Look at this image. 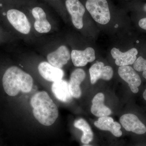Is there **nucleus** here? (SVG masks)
<instances>
[{
	"mask_svg": "<svg viewBox=\"0 0 146 146\" xmlns=\"http://www.w3.org/2000/svg\"><path fill=\"white\" fill-rule=\"evenodd\" d=\"M85 7L94 21L106 25L110 20V12L107 0H86Z\"/></svg>",
	"mask_w": 146,
	"mask_h": 146,
	"instance_id": "7ed1b4c3",
	"label": "nucleus"
},
{
	"mask_svg": "<svg viewBox=\"0 0 146 146\" xmlns=\"http://www.w3.org/2000/svg\"><path fill=\"white\" fill-rule=\"evenodd\" d=\"M138 25L140 28L146 31V17L140 19L138 22Z\"/></svg>",
	"mask_w": 146,
	"mask_h": 146,
	"instance_id": "aec40b11",
	"label": "nucleus"
},
{
	"mask_svg": "<svg viewBox=\"0 0 146 146\" xmlns=\"http://www.w3.org/2000/svg\"><path fill=\"white\" fill-rule=\"evenodd\" d=\"M71 54L68 48L61 46L56 50L49 54L47 59L51 65L61 69L68 63Z\"/></svg>",
	"mask_w": 146,
	"mask_h": 146,
	"instance_id": "f8f14e48",
	"label": "nucleus"
},
{
	"mask_svg": "<svg viewBox=\"0 0 146 146\" xmlns=\"http://www.w3.org/2000/svg\"><path fill=\"white\" fill-rule=\"evenodd\" d=\"M143 97L144 99L146 101V89L144 91L143 94Z\"/></svg>",
	"mask_w": 146,
	"mask_h": 146,
	"instance_id": "4be33fe9",
	"label": "nucleus"
},
{
	"mask_svg": "<svg viewBox=\"0 0 146 146\" xmlns=\"http://www.w3.org/2000/svg\"><path fill=\"white\" fill-rule=\"evenodd\" d=\"M120 77L128 84L131 91L134 94L139 91L138 87L141 85V79L135 70L129 66H121L118 69Z\"/></svg>",
	"mask_w": 146,
	"mask_h": 146,
	"instance_id": "423d86ee",
	"label": "nucleus"
},
{
	"mask_svg": "<svg viewBox=\"0 0 146 146\" xmlns=\"http://www.w3.org/2000/svg\"><path fill=\"white\" fill-rule=\"evenodd\" d=\"M138 53V50L135 48H132L125 52L120 51L115 48L111 50L112 57L115 59V63L120 67L133 65L137 59Z\"/></svg>",
	"mask_w": 146,
	"mask_h": 146,
	"instance_id": "1a4fd4ad",
	"label": "nucleus"
},
{
	"mask_svg": "<svg viewBox=\"0 0 146 146\" xmlns=\"http://www.w3.org/2000/svg\"><path fill=\"white\" fill-rule=\"evenodd\" d=\"M82 146H94L92 145H90V144H84L83 145H82Z\"/></svg>",
	"mask_w": 146,
	"mask_h": 146,
	"instance_id": "5701e85b",
	"label": "nucleus"
},
{
	"mask_svg": "<svg viewBox=\"0 0 146 146\" xmlns=\"http://www.w3.org/2000/svg\"><path fill=\"white\" fill-rule=\"evenodd\" d=\"M3 89L10 97L17 96L20 91L27 93L31 91L33 79L30 75L16 66L6 70L2 78Z\"/></svg>",
	"mask_w": 146,
	"mask_h": 146,
	"instance_id": "f257e3e1",
	"label": "nucleus"
},
{
	"mask_svg": "<svg viewBox=\"0 0 146 146\" xmlns=\"http://www.w3.org/2000/svg\"><path fill=\"white\" fill-rule=\"evenodd\" d=\"M65 5L72 17V22L77 29H80L83 27V17L85 8L79 0H66Z\"/></svg>",
	"mask_w": 146,
	"mask_h": 146,
	"instance_id": "39448f33",
	"label": "nucleus"
},
{
	"mask_svg": "<svg viewBox=\"0 0 146 146\" xmlns=\"http://www.w3.org/2000/svg\"><path fill=\"white\" fill-rule=\"evenodd\" d=\"M52 91L57 99L63 102H69L73 97L69 87V82L60 80L54 82L52 86Z\"/></svg>",
	"mask_w": 146,
	"mask_h": 146,
	"instance_id": "2eb2a0df",
	"label": "nucleus"
},
{
	"mask_svg": "<svg viewBox=\"0 0 146 146\" xmlns=\"http://www.w3.org/2000/svg\"><path fill=\"white\" fill-rule=\"evenodd\" d=\"M38 69L39 74L43 78L51 82L62 80L64 75L62 69L54 67L46 62L40 63L38 65Z\"/></svg>",
	"mask_w": 146,
	"mask_h": 146,
	"instance_id": "9b49d317",
	"label": "nucleus"
},
{
	"mask_svg": "<svg viewBox=\"0 0 146 146\" xmlns=\"http://www.w3.org/2000/svg\"><path fill=\"white\" fill-rule=\"evenodd\" d=\"M133 69L136 71L143 72V77L146 79V59L140 56L133 64Z\"/></svg>",
	"mask_w": 146,
	"mask_h": 146,
	"instance_id": "6ab92c4d",
	"label": "nucleus"
},
{
	"mask_svg": "<svg viewBox=\"0 0 146 146\" xmlns=\"http://www.w3.org/2000/svg\"><path fill=\"white\" fill-rule=\"evenodd\" d=\"M141 10L146 13V3L142 4L141 5Z\"/></svg>",
	"mask_w": 146,
	"mask_h": 146,
	"instance_id": "412c9836",
	"label": "nucleus"
},
{
	"mask_svg": "<svg viewBox=\"0 0 146 146\" xmlns=\"http://www.w3.org/2000/svg\"><path fill=\"white\" fill-rule=\"evenodd\" d=\"M104 99V94L100 93L96 94L92 100L91 112L97 117H106L112 113L111 110L105 105Z\"/></svg>",
	"mask_w": 146,
	"mask_h": 146,
	"instance_id": "f3484780",
	"label": "nucleus"
},
{
	"mask_svg": "<svg viewBox=\"0 0 146 146\" xmlns=\"http://www.w3.org/2000/svg\"><path fill=\"white\" fill-rule=\"evenodd\" d=\"M71 56L73 64L78 67L85 66L96 59L95 50L91 47L87 48L84 50H73Z\"/></svg>",
	"mask_w": 146,
	"mask_h": 146,
	"instance_id": "ddd939ff",
	"label": "nucleus"
},
{
	"mask_svg": "<svg viewBox=\"0 0 146 146\" xmlns=\"http://www.w3.org/2000/svg\"><path fill=\"white\" fill-rule=\"evenodd\" d=\"M90 80L92 84H95L98 80H109L113 75V70L112 67L105 66L104 63L98 62L94 64L89 69Z\"/></svg>",
	"mask_w": 146,
	"mask_h": 146,
	"instance_id": "6e6552de",
	"label": "nucleus"
},
{
	"mask_svg": "<svg viewBox=\"0 0 146 146\" xmlns=\"http://www.w3.org/2000/svg\"><path fill=\"white\" fill-rule=\"evenodd\" d=\"M31 104L35 117L43 125H51L58 117L57 106L45 91L35 94L32 97Z\"/></svg>",
	"mask_w": 146,
	"mask_h": 146,
	"instance_id": "f03ea898",
	"label": "nucleus"
},
{
	"mask_svg": "<svg viewBox=\"0 0 146 146\" xmlns=\"http://www.w3.org/2000/svg\"><path fill=\"white\" fill-rule=\"evenodd\" d=\"M86 77V74L84 70L77 69L71 75L69 82L70 92L73 97L79 98L81 96L82 92L80 85Z\"/></svg>",
	"mask_w": 146,
	"mask_h": 146,
	"instance_id": "4468645a",
	"label": "nucleus"
},
{
	"mask_svg": "<svg viewBox=\"0 0 146 146\" xmlns=\"http://www.w3.org/2000/svg\"><path fill=\"white\" fill-rule=\"evenodd\" d=\"M3 14L6 16L9 23L17 31L24 34L29 33L31 26L28 19L23 12L13 9Z\"/></svg>",
	"mask_w": 146,
	"mask_h": 146,
	"instance_id": "20e7f679",
	"label": "nucleus"
},
{
	"mask_svg": "<svg viewBox=\"0 0 146 146\" xmlns=\"http://www.w3.org/2000/svg\"><path fill=\"white\" fill-rule=\"evenodd\" d=\"M74 126L82 131L80 141L82 144H89L93 142L94 139V133L86 120L83 119L76 120Z\"/></svg>",
	"mask_w": 146,
	"mask_h": 146,
	"instance_id": "a211bd4d",
	"label": "nucleus"
},
{
	"mask_svg": "<svg viewBox=\"0 0 146 146\" xmlns=\"http://www.w3.org/2000/svg\"><path fill=\"white\" fill-rule=\"evenodd\" d=\"M120 122L126 131L138 135L146 133V127L137 116L133 114H126L120 117Z\"/></svg>",
	"mask_w": 146,
	"mask_h": 146,
	"instance_id": "0eeeda50",
	"label": "nucleus"
},
{
	"mask_svg": "<svg viewBox=\"0 0 146 146\" xmlns=\"http://www.w3.org/2000/svg\"><path fill=\"white\" fill-rule=\"evenodd\" d=\"M94 125L100 130L109 131L116 138L122 136L121 125L119 123L114 121L113 118L111 117L106 116L99 117L94 122Z\"/></svg>",
	"mask_w": 146,
	"mask_h": 146,
	"instance_id": "9d476101",
	"label": "nucleus"
},
{
	"mask_svg": "<svg viewBox=\"0 0 146 146\" xmlns=\"http://www.w3.org/2000/svg\"><path fill=\"white\" fill-rule=\"evenodd\" d=\"M32 13L35 19L34 27L39 33H47L51 29L50 24L47 21L46 16L44 10L41 7H35L32 11Z\"/></svg>",
	"mask_w": 146,
	"mask_h": 146,
	"instance_id": "dca6fc26",
	"label": "nucleus"
}]
</instances>
